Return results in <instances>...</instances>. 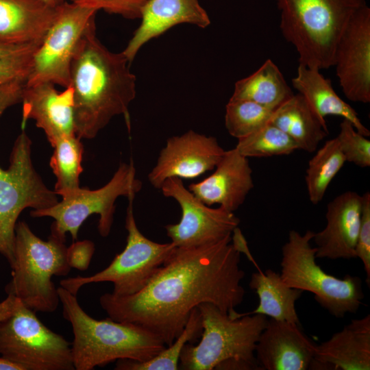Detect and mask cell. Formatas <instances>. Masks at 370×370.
Returning a JSON list of instances; mask_svg holds the SVG:
<instances>
[{"label":"cell","instance_id":"1","mask_svg":"<svg viewBox=\"0 0 370 370\" xmlns=\"http://www.w3.org/2000/svg\"><path fill=\"white\" fill-rule=\"evenodd\" d=\"M240 262L232 235L201 246L176 247L143 289L125 297L105 293L99 304L112 320L141 326L169 346L199 304L236 312L245 294Z\"/></svg>","mask_w":370,"mask_h":370},{"label":"cell","instance_id":"2","mask_svg":"<svg viewBox=\"0 0 370 370\" xmlns=\"http://www.w3.org/2000/svg\"><path fill=\"white\" fill-rule=\"evenodd\" d=\"M130 64L123 52H112L99 41L95 25L87 32L73 60L69 85L78 138H95L117 115L131 129L129 106L136 97V78Z\"/></svg>","mask_w":370,"mask_h":370},{"label":"cell","instance_id":"3","mask_svg":"<svg viewBox=\"0 0 370 370\" xmlns=\"http://www.w3.org/2000/svg\"><path fill=\"white\" fill-rule=\"evenodd\" d=\"M58 292L62 315L72 327L75 370H92L120 359L145 362L166 348L161 338L143 327L109 317L95 319L83 310L76 295L60 286Z\"/></svg>","mask_w":370,"mask_h":370},{"label":"cell","instance_id":"4","mask_svg":"<svg viewBox=\"0 0 370 370\" xmlns=\"http://www.w3.org/2000/svg\"><path fill=\"white\" fill-rule=\"evenodd\" d=\"M24 80L0 86V116L8 108L21 102ZM32 141L24 130L14 142L7 169L0 167V254L10 267L14 262L15 226L27 208H47L58 202L36 171L32 160Z\"/></svg>","mask_w":370,"mask_h":370},{"label":"cell","instance_id":"5","mask_svg":"<svg viewBox=\"0 0 370 370\" xmlns=\"http://www.w3.org/2000/svg\"><path fill=\"white\" fill-rule=\"evenodd\" d=\"M280 28L309 68L334 66L336 47L352 14L363 0H275Z\"/></svg>","mask_w":370,"mask_h":370},{"label":"cell","instance_id":"6","mask_svg":"<svg viewBox=\"0 0 370 370\" xmlns=\"http://www.w3.org/2000/svg\"><path fill=\"white\" fill-rule=\"evenodd\" d=\"M66 238L51 232L47 241L37 236L25 221L15 226L14 262L7 295L18 298L35 312L51 313L60 300L53 276L69 274Z\"/></svg>","mask_w":370,"mask_h":370},{"label":"cell","instance_id":"7","mask_svg":"<svg viewBox=\"0 0 370 370\" xmlns=\"http://www.w3.org/2000/svg\"><path fill=\"white\" fill-rule=\"evenodd\" d=\"M197 308L203 326L201 338L196 345L190 343L184 345L180 369H216L223 362L234 360L261 370L255 349L267 325L266 316L256 314L232 318L210 303H202Z\"/></svg>","mask_w":370,"mask_h":370},{"label":"cell","instance_id":"8","mask_svg":"<svg viewBox=\"0 0 370 370\" xmlns=\"http://www.w3.org/2000/svg\"><path fill=\"white\" fill-rule=\"evenodd\" d=\"M314 232L301 234L291 230L282 248L280 275L290 287L314 295L316 301L332 316L342 319L356 313L364 298L362 284L358 276L338 278L325 273L316 262L315 247L310 241Z\"/></svg>","mask_w":370,"mask_h":370},{"label":"cell","instance_id":"9","mask_svg":"<svg viewBox=\"0 0 370 370\" xmlns=\"http://www.w3.org/2000/svg\"><path fill=\"white\" fill-rule=\"evenodd\" d=\"M6 315L0 321V356L23 370H75L71 343L10 295Z\"/></svg>","mask_w":370,"mask_h":370},{"label":"cell","instance_id":"10","mask_svg":"<svg viewBox=\"0 0 370 370\" xmlns=\"http://www.w3.org/2000/svg\"><path fill=\"white\" fill-rule=\"evenodd\" d=\"M134 197L127 198L129 204L125 223L127 236L124 249L101 271L90 276L78 275L63 279L60 282L61 287L77 296L84 286L110 282L113 284L112 295L125 297L135 294L147 286L173 254L176 246L171 242H154L141 233L133 212Z\"/></svg>","mask_w":370,"mask_h":370},{"label":"cell","instance_id":"11","mask_svg":"<svg viewBox=\"0 0 370 370\" xmlns=\"http://www.w3.org/2000/svg\"><path fill=\"white\" fill-rule=\"evenodd\" d=\"M136 177L133 161L121 163L111 180L96 190L79 188L62 197L61 201L47 208L33 210L32 217H49L54 219L51 232L66 238L69 232L73 241L84 222L92 214H99L98 231L103 237L109 235L115 212V201L120 196L135 197L142 188Z\"/></svg>","mask_w":370,"mask_h":370},{"label":"cell","instance_id":"12","mask_svg":"<svg viewBox=\"0 0 370 370\" xmlns=\"http://www.w3.org/2000/svg\"><path fill=\"white\" fill-rule=\"evenodd\" d=\"M97 12L67 1L60 5L56 19L34 54L26 86L49 82L69 86L73 60L84 36L95 25Z\"/></svg>","mask_w":370,"mask_h":370},{"label":"cell","instance_id":"13","mask_svg":"<svg viewBox=\"0 0 370 370\" xmlns=\"http://www.w3.org/2000/svg\"><path fill=\"white\" fill-rule=\"evenodd\" d=\"M164 196L174 199L182 216L175 224L164 227L167 236L177 247H197L219 241L232 235L240 223L234 212L219 206L212 208L186 188L182 179L166 180L160 186Z\"/></svg>","mask_w":370,"mask_h":370},{"label":"cell","instance_id":"14","mask_svg":"<svg viewBox=\"0 0 370 370\" xmlns=\"http://www.w3.org/2000/svg\"><path fill=\"white\" fill-rule=\"evenodd\" d=\"M334 66L346 98L370 102V8L365 0L352 14L338 41Z\"/></svg>","mask_w":370,"mask_h":370},{"label":"cell","instance_id":"15","mask_svg":"<svg viewBox=\"0 0 370 370\" xmlns=\"http://www.w3.org/2000/svg\"><path fill=\"white\" fill-rule=\"evenodd\" d=\"M224 153L216 138L189 130L167 140L148 180L154 188L160 189L169 178L197 177L213 170Z\"/></svg>","mask_w":370,"mask_h":370},{"label":"cell","instance_id":"16","mask_svg":"<svg viewBox=\"0 0 370 370\" xmlns=\"http://www.w3.org/2000/svg\"><path fill=\"white\" fill-rule=\"evenodd\" d=\"M316 345L300 325L269 319L257 342L255 357L261 370H306Z\"/></svg>","mask_w":370,"mask_h":370},{"label":"cell","instance_id":"17","mask_svg":"<svg viewBox=\"0 0 370 370\" xmlns=\"http://www.w3.org/2000/svg\"><path fill=\"white\" fill-rule=\"evenodd\" d=\"M362 195L348 190L328 204L326 225L314 234L316 258H356V246L360 224Z\"/></svg>","mask_w":370,"mask_h":370},{"label":"cell","instance_id":"18","mask_svg":"<svg viewBox=\"0 0 370 370\" xmlns=\"http://www.w3.org/2000/svg\"><path fill=\"white\" fill-rule=\"evenodd\" d=\"M212 175L190 184L188 189L208 206L218 204L234 212L245 201L254 187L248 158L234 147L225 151Z\"/></svg>","mask_w":370,"mask_h":370},{"label":"cell","instance_id":"19","mask_svg":"<svg viewBox=\"0 0 370 370\" xmlns=\"http://www.w3.org/2000/svg\"><path fill=\"white\" fill-rule=\"evenodd\" d=\"M22 128L33 119L52 146L60 137L75 134L73 91L71 87L59 92L49 82L25 86L23 90ZM76 135V134H75Z\"/></svg>","mask_w":370,"mask_h":370},{"label":"cell","instance_id":"20","mask_svg":"<svg viewBox=\"0 0 370 370\" xmlns=\"http://www.w3.org/2000/svg\"><path fill=\"white\" fill-rule=\"evenodd\" d=\"M140 18V25L122 51L130 63L145 44L177 25L188 23L206 28L210 24L198 0H149Z\"/></svg>","mask_w":370,"mask_h":370},{"label":"cell","instance_id":"21","mask_svg":"<svg viewBox=\"0 0 370 370\" xmlns=\"http://www.w3.org/2000/svg\"><path fill=\"white\" fill-rule=\"evenodd\" d=\"M309 369L369 370L370 315L352 320L317 345Z\"/></svg>","mask_w":370,"mask_h":370},{"label":"cell","instance_id":"22","mask_svg":"<svg viewBox=\"0 0 370 370\" xmlns=\"http://www.w3.org/2000/svg\"><path fill=\"white\" fill-rule=\"evenodd\" d=\"M59 6L41 0H0V40L14 43L41 41Z\"/></svg>","mask_w":370,"mask_h":370},{"label":"cell","instance_id":"23","mask_svg":"<svg viewBox=\"0 0 370 370\" xmlns=\"http://www.w3.org/2000/svg\"><path fill=\"white\" fill-rule=\"evenodd\" d=\"M292 84L323 123L326 124L325 116H338L349 121L363 136H370L369 130L361 122L356 110L336 94L331 80L325 78L320 70L299 64Z\"/></svg>","mask_w":370,"mask_h":370},{"label":"cell","instance_id":"24","mask_svg":"<svg viewBox=\"0 0 370 370\" xmlns=\"http://www.w3.org/2000/svg\"><path fill=\"white\" fill-rule=\"evenodd\" d=\"M259 298L256 309L245 313L235 312L230 315L238 318L244 315L262 314L278 321H284L300 325L295 304L303 291L288 286L280 273L272 269L254 273L249 283Z\"/></svg>","mask_w":370,"mask_h":370},{"label":"cell","instance_id":"25","mask_svg":"<svg viewBox=\"0 0 370 370\" xmlns=\"http://www.w3.org/2000/svg\"><path fill=\"white\" fill-rule=\"evenodd\" d=\"M270 123L289 136L298 149L314 152L328 134L326 124L313 112L304 97L293 95L273 112Z\"/></svg>","mask_w":370,"mask_h":370},{"label":"cell","instance_id":"26","mask_svg":"<svg viewBox=\"0 0 370 370\" xmlns=\"http://www.w3.org/2000/svg\"><path fill=\"white\" fill-rule=\"evenodd\" d=\"M294 95L278 66L270 59L235 83L230 99L248 100L275 110Z\"/></svg>","mask_w":370,"mask_h":370},{"label":"cell","instance_id":"27","mask_svg":"<svg viewBox=\"0 0 370 370\" xmlns=\"http://www.w3.org/2000/svg\"><path fill=\"white\" fill-rule=\"evenodd\" d=\"M52 147L49 164L56 177L54 192L63 197L80 188L84 147L75 134L59 138Z\"/></svg>","mask_w":370,"mask_h":370},{"label":"cell","instance_id":"28","mask_svg":"<svg viewBox=\"0 0 370 370\" xmlns=\"http://www.w3.org/2000/svg\"><path fill=\"white\" fill-rule=\"evenodd\" d=\"M346 162L336 138L325 143L308 162L305 181L310 202L319 204Z\"/></svg>","mask_w":370,"mask_h":370},{"label":"cell","instance_id":"29","mask_svg":"<svg viewBox=\"0 0 370 370\" xmlns=\"http://www.w3.org/2000/svg\"><path fill=\"white\" fill-rule=\"evenodd\" d=\"M203 331L201 317L198 308L190 312L188 321L180 334L173 343L153 358L138 362L129 359L117 360L116 370H177L179 369V360L184 345L197 340Z\"/></svg>","mask_w":370,"mask_h":370},{"label":"cell","instance_id":"30","mask_svg":"<svg viewBox=\"0 0 370 370\" xmlns=\"http://www.w3.org/2000/svg\"><path fill=\"white\" fill-rule=\"evenodd\" d=\"M235 148L247 158L288 155L298 149L297 144L289 136L271 123L238 139Z\"/></svg>","mask_w":370,"mask_h":370},{"label":"cell","instance_id":"31","mask_svg":"<svg viewBox=\"0 0 370 370\" xmlns=\"http://www.w3.org/2000/svg\"><path fill=\"white\" fill-rule=\"evenodd\" d=\"M274 110L248 100L230 99L225 107V125L238 140L270 123Z\"/></svg>","mask_w":370,"mask_h":370},{"label":"cell","instance_id":"32","mask_svg":"<svg viewBox=\"0 0 370 370\" xmlns=\"http://www.w3.org/2000/svg\"><path fill=\"white\" fill-rule=\"evenodd\" d=\"M41 41L14 43L0 40V86L14 80L26 81Z\"/></svg>","mask_w":370,"mask_h":370},{"label":"cell","instance_id":"33","mask_svg":"<svg viewBox=\"0 0 370 370\" xmlns=\"http://www.w3.org/2000/svg\"><path fill=\"white\" fill-rule=\"evenodd\" d=\"M336 137L345 160L360 167L370 166V140L359 133L347 120L340 123Z\"/></svg>","mask_w":370,"mask_h":370},{"label":"cell","instance_id":"34","mask_svg":"<svg viewBox=\"0 0 370 370\" xmlns=\"http://www.w3.org/2000/svg\"><path fill=\"white\" fill-rule=\"evenodd\" d=\"M67 1V0H64ZM149 0H69L79 5L98 11L121 15L128 19L140 18L141 12Z\"/></svg>","mask_w":370,"mask_h":370},{"label":"cell","instance_id":"35","mask_svg":"<svg viewBox=\"0 0 370 370\" xmlns=\"http://www.w3.org/2000/svg\"><path fill=\"white\" fill-rule=\"evenodd\" d=\"M356 257L363 263L366 282L370 285V193L362 195L360 224L356 246Z\"/></svg>","mask_w":370,"mask_h":370},{"label":"cell","instance_id":"36","mask_svg":"<svg viewBox=\"0 0 370 370\" xmlns=\"http://www.w3.org/2000/svg\"><path fill=\"white\" fill-rule=\"evenodd\" d=\"M95 250L94 243L89 240L73 241L67 247V260L71 268L79 271L86 270Z\"/></svg>","mask_w":370,"mask_h":370},{"label":"cell","instance_id":"37","mask_svg":"<svg viewBox=\"0 0 370 370\" xmlns=\"http://www.w3.org/2000/svg\"><path fill=\"white\" fill-rule=\"evenodd\" d=\"M234 234L233 237H232V245L234 248L241 254H245L249 260L252 262L254 265L258 268V270L260 271L258 264L256 261L254 260L249 249L247 247V241L244 238L241 230L237 227L232 232Z\"/></svg>","mask_w":370,"mask_h":370},{"label":"cell","instance_id":"38","mask_svg":"<svg viewBox=\"0 0 370 370\" xmlns=\"http://www.w3.org/2000/svg\"><path fill=\"white\" fill-rule=\"evenodd\" d=\"M0 370H23L18 365L0 356Z\"/></svg>","mask_w":370,"mask_h":370},{"label":"cell","instance_id":"39","mask_svg":"<svg viewBox=\"0 0 370 370\" xmlns=\"http://www.w3.org/2000/svg\"><path fill=\"white\" fill-rule=\"evenodd\" d=\"M41 1L53 7H58V5L62 4L64 1H65L64 0H41Z\"/></svg>","mask_w":370,"mask_h":370}]
</instances>
